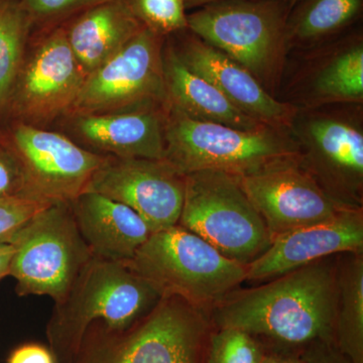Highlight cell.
I'll use <instances>...</instances> for the list:
<instances>
[{
    "mask_svg": "<svg viewBox=\"0 0 363 363\" xmlns=\"http://www.w3.org/2000/svg\"><path fill=\"white\" fill-rule=\"evenodd\" d=\"M86 77L62 25L33 33L2 126L16 121L48 128L69 113Z\"/></svg>",
    "mask_w": 363,
    "mask_h": 363,
    "instance_id": "9c48e42d",
    "label": "cell"
},
{
    "mask_svg": "<svg viewBox=\"0 0 363 363\" xmlns=\"http://www.w3.org/2000/svg\"><path fill=\"white\" fill-rule=\"evenodd\" d=\"M179 225L207 241L222 255L250 264L266 252L271 234L236 176L204 169L185 175Z\"/></svg>",
    "mask_w": 363,
    "mask_h": 363,
    "instance_id": "8992f818",
    "label": "cell"
},
{
    "mask_svg": "<svg viewBox=\"0 0 363 363\" xmlns=\"http://www.w3.org/2000/svg\"><path fill=\"white\" fill-rule=\"evenodd\" d=\"M304 147L300 162L332 199L348 208H362L363 135L350 121L315 116L301 125Z\"/></svg>",
    "mask_w": 363,
    "mask_h": 363,
    "instance_id": "5bb4252c",
    "label": "cell"
},
{
    "mask_svg": "<svg viewBox=\"0 0 363 363\" xmlns=\"http://www.w3.org/2000/svg\"><path fill=\"white\" fill-rule=\"evenodd\" d=\"M363 252L362 208L343 210L333 218L272 238L266 252L247 264V279L278 278L324 257Z\"/></svg>",
    "mask_w": 363,
    "mask_h": 363,
    "instance_id": "9a60e30c",
    "label": "cell"
},
{
    "mask_svg": "<svg viewBox=\"0 0 363 363\" xmlns=\"http://www.w3.org/2000/svg\"><path fill=\"white\" fill-rule=\"evenodd\" d=\"M264 353L255 337L235 328H220L210 338L207 363H260Z\"/></svg>",
    "mask_w": 363,
    "mask_h": 363,
    "instance_id": "484cf974",
    "label": "cell"
},
{
    "mask_svg": "<svg viewBox=\"0 0 363 363\" xmlns=\"http://www.w3.org/2000/svg\"><path fill=\"white\" fill-rule=\"evenodd\" d=\"M0 135L25 172L30 199L71 203L84 193L107 156L79 145L65 133L23 123H9Z\"/></svg>",
    "mask_w": 363,
    "mask_h": 363,
    "instance_id": "8fae6325",
    "label": "cell"
},
{
    "mask_svg": "<svg viewBox=\"0 0 363 363\" xmlns=\"http://www.w3.org/2000/svg\"><path fill=\"white\" fill-rule=\"evenodd\" d=\"M85 192L130 207L154 233L179 223L185 176L164 160L107 156Z\"/></svg>",
    "mask_w": 363,
    "mask_h": 363,
    "instance_id": "4fadbf2b",
    "label": "cell"
},
{
    "mask_svg": "<svg viewBox=\"0 0 363 363\" xmlns=\"http://www.w3.org/2000/svg\"><path fill=\"white\" fill-rule=\"evenodd\" d=\"M9 276L21 296H48L61 302L92 259L70 203H52L38 212L11 240Z\"/></svg>",
    "mask_w": 363,
    "mask_h": 363,
    "instance_id": "52a82bcc",
    "label": "cell"
},
{
    "mask_svg": "<svg viewBox=\"0 0 363 363\" xmlns=\"http://www.w3.org/2000/svg\"><path fill=\"white\" fill-rule=\"evenodd\" d=\"M62 26L86 75L104 65L145 28L128 0L102 2L76 14Z\"/></svg>",
    "mask_w": 363,
    "mask_h": 363,
    "instance_id": "d6986e66",
    "label": "cell"
},
{
    "mask_svg": "<svg viewBox=\"0 0 363 363\" xmlns=\"http://www.w3.org/2000/svg\"><path fill=\"white\" fill-rule=\"evenodd\" d=\"M7 363H56L51 350L39 344H26L11 353Z\"/></svg>",
    "mask_w": 363,
    "mask_h": 363,
    "instance_id": "4dcf8cb0",
    "label": "cell"
},
{
    "mask_svg": "<svg viewBox=\"0 0 363 363\" xmlns=\"http://www.w3.org/2000/svg\"><path fill=\"white\" fill-rule=\"evenodd\" d=\"M283 1L289 6V9H291V7L296 6L300 0H283Z\"/></svg>",
    "mask_w": 363,
    "mask_h": 363,
    "instance_id": "e575fe53",
    "label": "cell"
},
{
    "mask_svg": "<svg viewBox=\"0 0 363 363\" xmlns=\"http://www.w3.org/2000/svg\"><path fill=\"white\" fill-rule=\"evenodd\" d=\"M175 51L190 70L212 83L243 113L272 128L293 123L295 109L291 105L272 97L250 71L216 48L193 35Z\"/></svg>",
    "mask_w": 363,
    "mask_h": 363,
    "instance_id": "e0dca14e",
    "label": "cell"
},
{
    "mask_svg": "<svg viewBox=\"0 0 363 363\" xmlns=\"http://www.w3.org/2000/svg\"><path fill=\"white\" fill-rule=\"evenodd\" d=\"M35 30L62 25L76 14L109 0H20Z\"/></svg>",
    "mask_w": 363,
    "mask_h": 363,
    "instance_id": "4316f807",
    "label": "cell"
},
{
    "mask_svg": "<svg viewBox=\"0 0 363 363\" xmlns=\"http://www.w3.org/2000/svg\"><path fill=\"white\" fill-rule=\"evenodd\" d=\"M314 94L327 102H362L363 47L354 43L338 52L315 77Z\"/></svg>",
    "mask_w": 363,
    "mask_h": 363,
    "instance_id": "cb8c5ba5",
    "label": "cell"
},
{
    "mask_svg": "<svg viewBox=\"0 0 363 363\" xmlns=\"http://www.w3.org/2000/svg\"><path fill=\"white\" fill-rule=\"evenodd\" d=\"M162 71L167 106L191 118L225 124L240 130L267 125L243 113L212 83L190 70L173 45L162 50Z\"/></svg>",
    "mask_w": 363,
    "mask_h": 363,
    "instance_id": "ffe728a7",
    "label": "cell"
},
{
    "mask_svg": "<svg viewBox=\"0 0 363 363\" xmlns=\"http://www.w3.org/2000/svg\"><path fill=\"white\" fill-rule=\"evenodd\" d=\"M28 198L25 172L13 150L0 135V199Z\"/></svg>",
    "mask_w": 363,
    "mask_h": 363,
    "instance_id": "f1b7e54d",
    "label": "cell"
},
{
    "mask_svg": "<svg viewBox=\"0 0 363 363\" xmlns=\"http://www.w3.org/2000/svg\"><path fill=\"white\" fill-rule=\"evenodd\" d=\"M145 279L119 262L93 257L61 302L55 303L45 335L56 363H68L86 330L101 321L125 328L161 300Z\"/></svg>",
    "mask_w": 363,
    "mask_h": 363,
    "instance_id": "7a4b0ae2",
    "label": "cell"
},
{
    "mask_svg": "<svg viewBox=\"0 0 363 363\" xmlns=\"http://www.w3.org/2000/svg\"><path fill=\"white\" fill-rule=\"evenodd\" d=\"M334 341L352 363H363V252L337 259V307Z\"/></svg>",
    "mask_w": 363,
    "mask_h": 363,
    "instance_id": "44dd1931",
    "label": "cell"
},
{
    "mask_svg": "<svg viewBox=\"0 0 363 363\" xmlns=\"http://www.w3.org/2000/svg\"><path fill=\"white\" fill-rule=\"evenodd\" d=\"M33 32V21L20 0H0V128Z\"/></svg>",
    "mask_w": 363,
    "mask_h": 363,
    "instance_id": "7402d4cb",
    "label": "cell"
},
{
    "mask_svg": "<svg viewBox=\"0 0 363 363\" xmlns=\"http://www.w3.org/2000/svg\"><path fill=\"white\" fill-rule=\"evenodd\" d=\"M66 135L84 149L116 157L164 160L166 106L60 119Z\"/></svg>",
    "mask_w": 363,
    "mask_h": 363,
    "instance_id": "2e32d148",
    "label": "cell"
},
{
    "mask_svg": "<svg viewBox=\"0 0 363 363\" xmlns=\"http://www.w3.org/2000/svg\"><path fill=\"white\" fill-rule=\"evenodd\" d=\"M260 363H297V360L296 362H291V360L278 359V358L264 357V359Z\"/></svg>",
    "mask_w": 363,
    "mask_h": 363,
    "instance_id": "836d02e7",
    "label": "cell"
},
{
    "mask_svg": "<svg viewBox=\"0 0 363 363\" xmlns=\"http://www.w3.org/2000/svg\"><path fill=\"white\" fill-rule=\"evenodd\" d=\"M128 2L138 20L162 37L188 30L184 0H128Z\"/></svg>",
    "mask_w": 363,
    "mask_h": 363,
    "instance_id": "d4e9b609",
    "label": "cell"
},
{
    "mask_svg": "<svg viewBox=\"0 0 363 363\" xmlns=\"http://www.w3.org/2000/svg\"><path fill=\"white\" fill-rule=\"evenodd\" d=\"M164 39L145 26L121 51L87 75L67 116L166 106Z\"/></svg>",
    "mask_w": 363,
    "mask_h": 363,
    "instance_id": "30bf717a",
    "label": "cell"
},
{
    "mask_svg": "<svg viewBox=\"0 0 363 363\" xmlns=\"http://www.w3.org/2000/svg\"><path fill=\"white\" fill-rule=\"evenodd\" d=\"M186 6H207V4H218V2L241 1V0H184Z\"/></svg>",
    "mask_w": 363,
    "mask_h": 363,
    "instance_id": "d6a6232c",
    "label": "cell"
},
{
    "mask_svg": "<svg viewBox=\"0 0 363 363\" xmlns=\"http://www.w3.org/2000/svg\"><path fill=\"white\" fill-rule=\"evenodd\" d=\"M283 128L264 125L240 130L191 118L166 106L164 161L182 175L214 169L242 176L267 162L300 154Z\"/></svg>",
    "mask_w": 363,
    "mask_h": 363,
    "instance_id": "5b68a950",
    "label": "cell"
},
{
    "mask_svg": "<svg viewBox=\"0 0 363 363\" xmlns=\"http://www.w3.org/2000/svg\"><path fill=\"white\" fill-rule=\"evenodd\" d=\"M288 9L283 0L207 4L188 16V30L245 67L262 84L278 71L288 43Z\"/></svg>",
    "mask_w": 363,
    "mask_h": 363,
    "instance_id": "ba28073f",
    "label": "cell"
},
{
    "mask_svg": "<svg viewBox=\"0 0 363 363\" xmlns=\"http://www.w3.org/2000/svg\"><path fill=\"white\" fill-rule=\"evenodd\" d=\"M288 18V42L311 43L340 32L359 18L363 0H300Z\"/></svg>",
    "mask_w": 363,
    "mask_h": 363,
    "instance_id": "603a6c76",
    "label": "cell"
},
{
    "mask_svg": "<svg viewBox=\"0 0 363 363\" xmlns=\"http://www.w3.org/2000/svg\"><path fill=\"white\" fill-rule=\"evenodd\" d=\"M125 264L161 298H180L203 311L247 279L245 264L179 224L150 234Z\"/></svg>",
    "mask_w": 363,
    "mask_h": 363,
    "instance_id": "277c9868",
    "label": "cell"
},
{
    "mask_svg": "<svg viewBox=\"0 0 363 363\" xmlns=\"http://www.w3.org/2000/svg\"><path fill=\"white\" fill-rule=\"evenodd\" d=\"M13 255V247L11 243L0 245V279L9 276V266Z\"/></svg>",
    "mask_w": 363,
    "mask_h": 363,
    "instance_id": "1f68e13d",
    "label": "cell"
},
{
    "mask_svg": "<svg viewBox=\"0 0 363 363\" xmlns=\"http://www.w3.org/2000/svg\"><path fill=\"white\" fill-rule=\"evenodd\" d=\"M50 204L28 198L0 199V245L11 242L26 222Z\"/></svg>",
    "mask_w": 363,
    "mask_h": 363,
    "instance_id": "83f0119b",
    "label": "cell"
},
{
    "mask_svg": "<svg viewBox=\"0 0 363 363\" xmlns=\"http://www.w3.org/2000/svg\"><path fill=\"white\" fill-rule=\"evenodd\" d=\"M297 363H352L338 350L335 341H318L306 346Z\"/></svg>",
    "mask_w": 363,
    "mask_h": 363,
    "instance_id": "f546056e",
    "label": "cell"
},
{
    "mask_svg": "<svg viewBox=\"0 0 363 363\" xmlns=\"http://www.w3.org/2000/svg\"><path fill=\"white\" fill-rule=\"evenodd\" d=\"M337 257H324L271 283L231 292L213 306L214 323L286 345L334 340Z\"/></svg>",
    "mask_w": 363,
    "mask_h": 363,
    "instance_id": "6da1fadb",
    "label": "cell"
},
{
    "mask_svg": "<svg viewBox=\"0 0 363 363\" xmlns=\"http://www.w3.org/2000/svg\"><path fill=\"white\" fill-rule=\"evenodd\" d=\"M206 328L203 310L162 298L125 328L93 322L68 363H202Z\"/></svg>",
    "mask_w": 363,
    "mask_h": 363,
    "instance_id": "3957f363",
    "label": "cell"
},
{
    "mask_svg": "<svg viewBox=\"0 0 363 363\" xmlns=\"http://www.w3.org/2000/svg\"><path fill=\"white\" fill-rule=\"evenodd\" d=\"M70 206L83 240L98 259L128 264L152 234L130 207L96 193H82Z\"/></svg>",
    "mask_w": 363,
    "mask_h": 363,
    "instance_id": "ac0fdd59",
    "label": "cell"
},
{
    "mask_svg": "<svg viewBox=\"0 0 363 363\" xmlns=\"http://www.w3.org/2000/svg\"><path fill=\"white\" fill-rule=\"evenodd\" d=\"M298 156L281 157L245 175L236 176L264 219L272 240L294 229L328 220L350 209L320 187L303 168Z\"/></svg>",
    "mask_w": 363,
    "mask_h": 363,
    "instance_id": "7c38bea8",
    "label": "cell"
}]
</instances>
